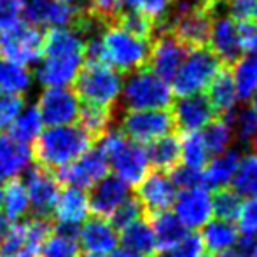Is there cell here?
I'll use <instances>...</instances> for the list:
<instances>
[{
  "label": "cell",
  "instance_id": "cell-11",
  "mask_svg": "<svg viewBox=\"0 0 257 257\" xmlns=\"http://www.w3.org/2000/svg\"><path fill=\"white\" fill-rule=\"evenodd\" d=\"M23 184L27 187L28 200H30L32 212H34L32 217L51 219V213L54 212V206H56L61 193V184L58 182L56 175L49 170L35 165L28 170Z\"/></svg>",
  "mask_w": 257,
  "mask_h": 257
},
{
  "label": "cell",
  "instance_id": "cell-49",
  "mask_svg": "<svg viewBox=\"0 0 257 257\" xmlns=\"http://www.w3.org/2000/svg\"><path fill=\"white\" fill-rule=\"evenodd\" d=\"M11 227H13V222H11V219L6 215V213H0V245H2L4 240L7 238Z\"/></svg>",
  "mask_w": 257,
  "mask_h": 257
},
{
  "label": "cell",
  "instance_id": "cell-54",
  "mask_svg": "<svg viewBox=\"0 0 257 257\" xmlns=\"http://www.w3.org/2000/svg\"><path fill=\"white\" fill-rule=\"evenodd\" d=\"M219 257H241V255H238L236 252L231 250V252H226V254H222V255H219Z\"/></svg>",
  "mask_w": 257,
  "mask_h": 257
},
{
  "label": "cell",
  "instance_id": "cell-35",
  "mask_svg": "<svg viewBox=\"0 0 257 257\" xmlns=\"http://www.w3.org/2000/svg\"><path fill=\"white\" fill-rule=\"evenodd\" d=\"M117 27H121L122 30H126L128 34L135 35L144 41H153L154 32H156V23L151 18H147L146 14L139 13V11H121L115 16V20L112 21Z\"/></svg>",
  "mask_w": 257,
  "mask_h": 257
},
{
  "label": "cell",
  "instance_id": "cell-20",
  "mask_svg": "<svg viewBox=\"0 0 257 257\" xmlns=\"http://www.w3.org/2000/svg\"><path fill=\"white\" fill-rule=\"evenodd\" d=\"M32 161V151L27 144L14 140L13 137L0 135V182L16 179Z\"/></svg>",
  "mask_w": 257,
  "mask_h": 257
},
{
  "label": "cell",
  "instance_id": "cell-41",
  "mask_svg": "<svg viewBox=\"0 0 257 257\" xmlns=\"http://www.w3.org/2000/svg\"><path fill=\"white\" fill-rule=\"evenodd\" d=\"M126 2H128L130 9L139 11L147 18H151L154 23H159L161 20H165L175 0H126Z\"/></svg>",
  "mask_w": 257,
  "mask_h": 257
},
{
  "label": "cell",
  "instance_id": "cell-22",
  "mask_svg": "<svg viewBox=\"0 0 257 257\" xmlns=\"http://www.w3.org/2000/svg\"><path fill=\"white\" fill-rule=\"evenodd\" d=\"M238 163H240L238 151H226L206 163L205 172L201 173V184L205 186V189L219 191L229 186L238 168Z\"/></svg>",
  "mask_w": 257,
  "mask_h": 257
},
{
  "label": "cell",
  "instance_id": "cell-40",
  "mask_svg": "<svg viewBox=\"0 0 257 257\" xmlns=\"http://www.w3.org/2000/svg\"><path fill=\"white\" fill-rule=\"evenodd\" d=\"M144 217H147V215H146V210H144L142 203L139 201V198L128 196L114 212H112L108 222L112 224V227H114L115 231H121V229H124L126 226H130L132 222H135V220L144 219Z\"/></svg>",
  "mask_w": 257,
  "mask_h": 257
},
{
  "label": "cell",
  "instance_id": "cell-31",
  "mask_svg": "<svg viewBox=\"0 0 257 257\" xmlns=\"http://www.w3.org/2000/svg\"><path fill=\"white\" fill-rule=\"evenodd\" d=\"M2 203L6 208V215L11 220L27 215L28 208H30V200H28L27 187L21 180L13 179L6 184V187L2 189Z\"/></svg>",
  "mask_w": 257,
  "mask_h": 257
},
{
  "label": "cell",
  "instance_id": "cell-36",
  "mask_svg": "<svg viewBox=\"0 0 257 257\" xmlns=\"http://www.w3.org/2000/svg\"><path fill=\"white\" fill-rule=\"evenodd\" d=\"M180 151H182V163L189 168L201 170L208 163V151L201 139L200 132H189L180 137Z\"/></svg>",
  "mask_w": 257,
  "mask_h": 257
},
{
  "label": "cell",
  "instance_id": "cell-23",
  "mask_svg": "<svg viewBox=\"0 0 257 257\" xmlns=\"http://www.w3.org/2000/svg\"><path fill=\"white\" fill-rule=\"evenodd\" d=\"M206 89H208V93L205 96L208 98L217 117H226L231 110H234L238 102V95L229 68H220V72L213 77V81L210 82V86Z\"/></svg>",
  "mask_w": 257,
  "mask_h": 257
},
{
  "label": "cell",
  "instance_id": "cell-14",
  "mask_svg": "<svg viewBox=\"0 0 257 257\" xmlns=\"http://www.w3.org/2000/svg\"><path fill=\"white\" fill-rule=\"evenodd\" d=\"M137 198L142 203L147 219H149L151 215L166 212L175 203L177 187L173 186L168 173L154 170L147 173L142 182L137 186Z\"/></svg>",
  "mask_w": 257,
  "mask_h": 257
},
{
  "label": "cell",
  "instance_id": "cell-59",
  "mask_svg": "<svg viewBox=\"0 0 257 257\" xmlns=\"http://www.w3.org/2000/svg\"><path fill=\"white\" fill-rule=\"evenodd\" d=\"M201 257H213V255H210V254H208V255H201Z\"/></svg>",
  "mask_w": 257,
  "mask_h": 257
},
{
  "label": "cell",
  "instance_id": "cell-32",
  "mask_svg": "<svg viewBox=\"0 0 257 257\" xmlns=\"http://www.w3.org/2000/svg\"><path fill=\"white\" fill-rule=\"evenodd\" d=\"M42 117L39 114L37 107H30L25 112H21L16 119L13 121L11 128V135L14 140L21 144L35 142L39 139V135L42 133Z\"/></svg>",
  "mask_w": 257,
  "mask_h": 257
},
{
  "label": "cell",
  "instance_id": "cell-33",
  "mask_svg": "<svg viewBox=\"0 0 257 257\" xmlns=\"http://www.w3.org/2000/svg\"><path fill=\"white\" fill-rule=\"evenodd\" d=\"M201 139H203L208 154L219 156L226 153L229 144L233 142V132H231V126L227 124L226 119L215 117L203 128Z\"/></svg>",
  "mask_w": 257,
  "mask_h": 257
},
{
  "label": "cell",
  "instance_id": "cell-48",
  "mask_svg": "<svg viewBox=\"0 0 257 257\" xmlns=\"http://www.w3.org/2000/svg\"><path fill=\"white\" fill-rule=\"evenodd\" d=\"M238 220V231H241L243 236H254L257 233V198H250L247 203H241Z\"/></svg>",
  "mask_w": 257,
  "mask_h": 257
},
{
  "label": "cell",
  "instance_id": "cell-43",
  "mask_svg": "<svg viewBox=\"0 0 257 257\" xmlns=\"http://www.w3.org/2000/svg\"><path fill=\"white\" fill-rule=\"evenodd\" d=\"M25 110L23 95H0V128H7Z\"/></svg>",
  "mask_w": 257,
  "mask_h": 257
},
{
  "label": "cell",
  "instance_id": "cell-4",
  "mask_svg": "<svg viewBox=\"0 0 257 257\" xmlns=\"http://www.w3.org/2000/svg\"><path fill=\"white\" fill-rule=\"evenodd\" d=\"M98 151L105 156L108 168L126 186H139L149 172L147 149L128 140L121 130H108L98 140Z\"/></svg>",
  "mask_w": 257,
  "mask_h": 257
},
{
  "label": "cell",
  "instance_id": "cell-15",
  "mask_svg": "<svg viewBox=\"0 0 257 257\" xmlns=\"http://www.w3.org/2000/svg\"><path fill=\"white\" fill-rule=\"evenodd\" d=\"M206 48L210 49L224 67H231L234 61L243 56L238 32V21L229 18L227 14H217L210 30V39Z\"/></svg>",
  "mask_w": 257,
  "mask_h": 257
},
{
  "label": "cell",
  "instance_id": "cell-10",
  "mask_svg": "<svg viewBox=\"0 0 257 257\" xmlns=\"http://www.w3.org/2000/svg\"><path fill=\"white\" fill-rule=\"evenodd\" d=\"M191 49L186 44L179 41L170 32H156L153 41H151L149 60H147V68L154 72L163 81L170 82L175 77L177 70L184 63L187 53Z\"/></svg>",
  "mask_w": 257,
  "mask_h": 257
},
{
  "label": "cell",
  "instance_id": "cell-26",
  "mask_svg": "<svg viewBox=\"0 0 257 257\" xmlns=\"http://www.w3.org/2000/svg\"><path fill=\"white\" fill-rule=\"evenodd\" d=\"M58 224H74L79 226L88 217L89 205L88 196L82 189L77 187H67L63 193H60L58 203L54 206Z\"/></svg>",
  "mask_w": 257,
  "mask_h": 257
},
{
  "label": "cell",
  "instance_id": "cell-8",
  "mask_svg": "<svg viewBox=\"0 0 257 257\" xmlns=\"http://www.w3.org/2000/svg\"><path fill=\"white\" fill-rule=\"evenodd\" d=\"M175 122L170 108L156 110H126L121 117V133L135 144H151L170 133H175Z\"/></svg>",
  "mask_w": 257,
  "mask_h": 257
},
{
  "label": "cell",
  "instance_id": "cell-57",
  "mask_svg": "<svg viewBox=\"0 0 257 257\" xmlns=\"http://www.w3.org/2000/svg\"><path fill=\"white\" fill-rule=\"evenodd\" d=\"M0 205H2V189H0Z\"/></svg>",
  "mask_w": 257,
  "mask_h": 257
},
{
  "label": "cell",
  "instance_id": "cell-6",
  "mask_svg": "<svg viewBox=\"0 0 257 257\" xmlns=\"http://www.w3.org/2000/svg\"><path fill=\"white\" fill-rule=\"evenodd\" d=\"M122 100L128 110H156L173 103V91L166 81L147 67L133 72L122 86Z\"/></svg>",
  "mask_w": 257,
  "mask_h": 257
},
{
  "label": "cell",
  "instance_id": "cell-47",
  "mask_svg": "<svg viewBox=\"0 0 257 257\" xmlns=\"http://www.w3.org/2000/svg\"><path fill=\"white\" fill-rule=\"evenodd\" d=\"M89 11L102 21L103 25H108L115 20L119 13L122 11V4L126 0H89Z\"/></svg>",
  "mask_w": 257,
  "mask_h": 257
},
{
  "label": "cell",
  "instance_id": "cell-28",
  "mask_svg": "<svg viewBox=\"0 0 257 257\" xmlns=\"http://www.w3.org/2000/svg\"><path fill=\"white\" fill-rule=\"evenodd\" d=\"M231 77L236 88L238 100H248L257 89V56L245 54L231 65Z\"/></svg>",
  "mask_w": 257,
  "mask_h": 257
},
{
  "label": "cell",
  "instance_id": "cell-25",
  "mask_svg": "<svg viewBox=\"0 0 257 257\" xmlns=\"http://www.w3.org/2000/svg\"><path fill=\"white\" fill-rule=\"evenodd\" d=\"M151 227H153L156 250L165 252L173 248L184 236H186V227L179 220V217L172 212H161L149 217Z\"/></svg>",
  "mask_w": 257,
  "mask_h": 257
},
{
  "label": "cell",
  "instance_id": "cell-18",
  "mask_svg": "<svg viewBox=\"0 0 257 257\" xmlns=\"http://www.w3.org/2000/svg\"><path fill=\"white\" fill-rule=\"evenodd\" d=\"M126 198H128V186L115 175L114 177L107 175L96 186L91 187L88 205L95 217L107 219Z\"/></svg>",
  "mask_w": 257,
  "mask_h": 257
},
{
  "label": "cell",
  "instance_id": "cell-9",
  "mask_svg": "<svg viewBox=\"0 0 257 257\" xmlns=\"http://www.w3.org/2000/svg\"><path fill=\"white\" fill-rule=\"evenodd\" d=\"M44 35L34 25H20L0 34V54L18 65H32L41 60Z\"/></svg>",
  "mask_w": 257,
  "mask_h": 257
},
{
  "label": "cell",
  "instance_id": "cell-13",
  "mask_svg": "<svg viewBox=\"0 0 257 257\" xmlns=\"http://www.w3.org/2000/svg\"><path fill=\"white\" fill-rule=\"evenodd\" d=\"M35 107L41 114L42 122L49 126L72 124L81 110L77 95L68 88H46Z\"/></svg>",
  "mask_w": 257,
  "mask_h": 257
},
{
  "label": "cell",
  "instance_id": "cell-37",
  "mask_svg": "<svg viewBox=\"0 0 257 257\" xmlns=\"http://www.w3.org/2000/svg\"><path fill=\"white\" fill-rule=\"evenodd\" d=\"M231 126L233 137L240 142H250L257 133V115L252 107H241L238 110H231L224 117Z\"/></svg>",
  "mask_w": 257,
  "mask_h": 257
},
{
  "label": "cell",
  "instance_id": "cell-16",
  "mask_svg": "<svg viewBox=\"0 0 257 257\" xmlns=\"http://www.w3.org/2000/svg\"><path fill=\"white\" fill-rule=\"evenodd\" d=\"M172 107L175 130H179L182 133L200 132L212 119L217 117L208 98L205 95H201V93L182 96L175 103H172Z\"/></svg>",
  "mask_w": 257,
  "mask_h": 257
},
{
  "label": "cell",
  "instance_id": "cell-34",
  "mask_svg": "<svg viewBox=\"0 0 257 257\" xmlns=\"http://www.w3.org/2000/svg\"><path fill=\"white\" fill-rule=\"evenodd\" d=\"M231 182L238 196L257 198V156L250 154L240 159Z\"/></svg>",
  "mask_w": 257,
  "mask_h": 257
},
{
  "label": "cell",
  "instance_id": "cell-29",
  "mask_svg": "<svg viewBox=\"0 0 257 257\" xmlns=\"http://www.w3.org/2000/svg\"><path fill=\"white\" fill-rule=\"evenodd\" d=\"M79 121H81L79 126L95 142H98L110 130V124L114 122V108L98 107V105H84L79 110Z\"/></svg>",
  "mask_w": 257,
  "mask_h": 257
},
{
  "label": "cell",
  "instance_id": "cell-51",
  "mask_svg": "<svg viewBox=\"0 0 257 257\" xmlns=\"http://www.w3.org/2000/svg\"><path fill=\"white\" fill-rule=\"evenodd\" d=\"M252 110H254L257 115V89H255L254 95H252Z\"/></svg>",
  "mask_w": 257,
  "mask_h": 257
},
{
  "label": "cell",
  "instance_id": "cell-12",
  "mask_svg": "<svg viewBox=\"0 0 257 257\" xmlns=\"http://www.w3.org/2000/svg\"><path fill=\"white\" fill-rule=\"evenodd\" d=\"M108 163L105 156L96 151H88L74 163L63 166L61 170L54 172L58 182L63 186L77 187V189H91L108 175Z\"/></svg>",
  "mask_w": 257,
  "mask_h": 257
},
{
  "label": "cell",
  "instance_id": "cell-53",
  "mask_svg": "<svg viewBox=\"0 0 257 257\" xmlns=\"http://www.w3.org/2000/svg\"><path fill=\"white\" fill-rule=\"evenodd\" d=\"M250 255H252V257H257V240H254V245H252Z\"/></svg>",
  "mask_w": 257,
  "mask_h": 257
},
{
  "label": "cell",
  "instance_id": "cell-55",
  "mask_svg": "<svg viewBox=\"0 0 257 257\" xmlns=\"http://www.w3.org/2000/svg\"><path fill=\"white\" fill-rule=\"evenodd\" d=\"M60 2H63V4H68V6H74V4L81 2V0H60Z\"/></svg>",
  "mask_w": 257,
  "mask_h": 257
},
{
  "label": "cell",
  "instance_id": "cell-7",
  "mask_svg": "<svg viewBox=\"0 0 257 257\" xmlns=\"http://www.w3.org/2000/svg\"><path fill=\"white\" fill-rule=\"evenodd\" d=\"M224 65L208 48L191 49L172 79V91L179 98L205 91Z\"/></svg>",
  "mask_w": 257,
  "mask_h": 257
},
{
  "label": "cell",
  "instance_id": "cell-45",
  "mask_svg": "<svg viewBox=\"0 0 257 257\" xmlns=\"http://www.w3.org/2000/svg\"><path fill=\"white\" fill-rule=\"evenodd\" d=\"M23 0H0V34L20 23Z\"/></svg>",
  "mask_w": 257,
  "mask_h": 257
},
{
  "label": "cell",
  "instance_id": "cell-19",
  "mask_svg": "<svg viewBox=\"0 0 257 257\" xmlns=\"http://www.w3.org/2000/svg\"><path fill=\"white\" fill-rule=\"evenodd\" d=\"M117 231L112 227L107 219L95 217L86 220L81 231V245L89 255H107L112 254L117 247Z\"/></svg>",
  "mask_w": 257,
  "mask_h": 257
},
{
  "label": "cell",
  "instance_id": "cell-5",
  "mask_svg": "<svg viewBox=\"0 0 257 257\" xmlns=\"http://www.w3.org/2000/svg\"><path fill=\"white\" fill-rule=\"evenodd\" d=\"M75 95L86 105L114 108L122 91L121 74L102 61L86 60L74 81Z\"/></svg>",
  "mask_w": 257,
  "mask_h": 257
},
{
  "label": "cell",
  "instance_id": "cell-38",
  "mask_svg": "<svg viewBox=\"0 0 257 257\" xmlns=\"http://www.w3.org/2000/svg\"><path fill=\"white\" fill-rule=\"evenodd\" d=\"M240 208L241 196H238L233 189L224 187V189L215 191V194L212 198V212L217 215V219L233 222L234 219H238Z\"/></svg>",
  "mask_w": 257,
  "mask_h": 257
},
{
  "label": "cell",
  "instance_id": "cell-44",
  "mask_svg": "<svg viewBox=\"0 0 257 257\" xmlns=\"http://www.w3.org/2000/svg\"><path fill=\"white\" fill-rule=\"evenodd\" d=\"M203 241H201V236L198 233H186V236L179 241L173 248L168 252V257H201L203 255Z\"/></svg>",
  "mask_w": 257,
  "mask_h": 257
},
{
  "label": "cell",
  "instance_id": "cell-52",
  "mask_svg": "<svg viewBox=\"0 0 257 257\" xmlns=\"http://www.w3.org/2000/svg\"><path fill=\"white\" fill-rule=\"evenodd\" d=\"M250 147H252V151H254L255 156H257V133H255V137H254V139L250 140Z\"/></svg>",
  "mask_w": 257,
  "mask_h": 257
},
{
  "label": "cell",
  "instance_id": "cell-24",
  "mask_svg": "<svg viewBox=\"0 0 257 257\" xmlns=\"http://www.w3.org/2000/svg\"><path fill=\"white\" fill-rule=\"evenodd\" d=\"M147 158H149V165H153L154 170L165 173H170L173 168L182 165L180 137L177 135V132L151 142L149 149H147Z\"/></svg>",
  "mask_w": 257,
  "mask_h": 257
},
{
  "label": "cell",
  "instance_id": "cell-21",
  "mask_svg": "<svg viewBox=\"0 0 257 257\" xmlns=\"http://www.w3.org/2000/svg\"><path fill=\"white\" fill-rule=\"evenodd\" d=\"M200 236L210 255H222L236 247L240 240V231L229 220L213 219L205 224L203 233Z\"/></svg>",
  "mask_w": 257,
  "mask_h": 257
},
{
  "label": "cell",
  "instance_id": "cell-56",
  "mask_svg": "<svg viewBox=\"0 0 257 257\" xmlns=\"http://www.w3.org/2000/svg\"><path fill=\"white\" fill-rule=\"evenodd\" d=\"M257 51V21H255V41H254V53Z\"/></svg>",
  "mask_w": 257,
  "mask_h": 257
},
{
  "label": "cell",
  "instance_id": "cell-39",
  "mask_svg": "<svg viewBox=\"0 0 257 257\" xmlns=\"http://www.w3.org/2000/svg\"><path fill=\"white\" fill-rule=\"evenodd\" d=\"M41 254L42 257H81V247L77 238L56 233L53 229V234L42 245Z\"/></svg>",
  "mask_w": 257,
  "mask_h": 257
},
{
  "label": "cell",
  "instance_id": "cell-58",
  "mask_svg": "<svg viewBox=\"0 0 257 257\" xmlns=\"http://www.w3.org/2000/svg\"><path fill=\"white\" fill-rule=\"evenodd\" d=\"M82 257H98V255H89V254H88V255H82Z\"/></svg>",
  "mask_w": 257,
  "mask_h": 257
},
{
  "label": "cell",
  "instance_id": "cell-1",
  "mask_svg": "<svg viewBox=\"0 0 257 257\" xmlns=\"http://www.w3.org/2000/svg\"><path fill=\"white\" fill-rule=\"evenodd\" d=\"M88 41L72 28H51L44 35L42 61L37 81L46 88H67L74 84L86 61Z\"/></svg>",
  "mask_w": 257,
  "mask_h": 257
},
{
  "label": "cell",
  "instance_id": "cell-46",
  "mask_svg": "<svg viewBox=\"0 0 257 257\" xmlns=\"http://www.w3.org/2000/svg\"><path fill=\"white\" fill-rule=\"evenodd\" d=\"M168 175H170V179H172L173 186L182 191L201 186V172L200 170L189 168V166H186V165H179L177 168H173Z\"/></svg>",
  "mask_w": 257,
  "mask_h": 257
},
{
  "label": "cell",
  "instance_id": "cell-27",
  "mask_svg": "<svg viewBox=\"0 0 257 257\" xmlns=\"http://www.w3.org/2000/svg\"><path fill=\"white\" fill-rule=\"evenodd\" d=\"M121 243L124 245L126 250H132L135 254L144 257H151L156 252V240L151 222L147 217L139 219L121 229Z\"/></svg>",
  "mask_w": 257,
  "mask_h": 257
},
{
  "label": "cell",
  "instance_id": "cell-50",
  "mask_svg": "<svg viewBox=\"0 0 257 257\" xmlns=\"http://www.w3.org/2000/svg\"><path fill=\"white\" fill-rule=\"evenodd\" d=\"M110 257H144V255L135 254V252L126 250V248H122V250H115V252H112V255H110Z\"/></svg>",
  "mask_w": 257,
  "mask_h": 257
},
{
  "label": "cell",
  "instance_id": "cell-17",
  "mask_svg": "<svg viewBox=\"0 0 257 257\" xmlns=\"http://www.w3.org/2000/svg\"><path fill=\"white\" fill-rule=\"evenodd\" d=\"M212 196L203 186L184 189L175 200V215L184 227L198 229L212 217Z\"/></svg>",
  "mask_w": 257,
  "mask_h": 257
},
{
  "label": "cell",
  "instance_id": "cell-3",
  "mask_svg": "<svg viewBox=\"0 0 257 257\" xmlns=\"http://www.w3.org/2000/svg\"><path fill=\"white\" fill-rule=\"evenodd\" d=\"M93 144L95 140L81 126H51L35 140L32 158L35 165L54 173L91 151Z\"/></svg>",
  "mask_w": 257,
  "mask_h": 257
},
{
  "label": "cell",
  "instance_id": "cell-2",
  "mask_svg": "<svg viewBox=\"0 0 257 257\" xmlns=\"http://www.w3.org/2000/svg\"><path fill=\"white\" fill-rule=\"evenodd\" d=\"M151 41H144L128 34L115 23L103 27L98 37L88 41L86 56L88 60L102 61L119 74H132L147 67Z\"/></svg>",
  "mask_w": 257,
  "mask_h": 257
},
{
  "label": "cell",
  "instance_id": "cell-30",
  "mask_svg": "<svg viewBox=\"0 0 257 257\" xmlns=\"http://www.w3.org/2000/svg\"><path fill=\"white\" fill-rule=\"evenodd\" d=\"M32 86V74L23 65L0 61V95H23Z\"/></svg>",
  "mask_w": 257,
  "mask_h": 257
},
{
  "label": "cell",
  "instance_id": "cell-42",
  "mask_svg": "<svg viewBox=\"0 0 257 257\" xmlns=\"http://www.w3.org/2000/svg\"><path fill=\"white\" fill-rule=\"evenodd\" d=\"M222 7L238 23L257 21V0H222Z\"/></svg>",
  "mask_w": 257,
  "mask_h": 257
}]
</instances>
